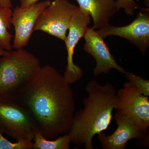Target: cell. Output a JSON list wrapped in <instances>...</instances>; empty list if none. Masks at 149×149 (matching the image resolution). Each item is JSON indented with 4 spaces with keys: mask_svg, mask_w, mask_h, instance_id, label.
<instances>
[{
    "mask_svg": "<svg viewBox=\"0 0 149 149\" xmlns=\"http://www.w3.org/2000/svg\"><path fill=\"white\" fill-rule=\"evenodd\" d=\"M85 90L88 96L83 100V108L74 113L68 133L74 145L93 149V137L109 128L118 97L115 87L110 83L101 85L90 80Z\"/></svg>",
    "mask_w": 149,
    "mask_h": 149,
    "instance_id": "cell-2",
    "label": "cell"
},
{
    "mask_svg": "<svg viewBox=\"0 0 149 149\" xmlns=\"http://www.w3.org/2000/svg\"><path fill=\"white\" fill-rule=\"evenodd\" d=\"M38 130L31 114L16 100H0V132L17 141H32Z\"/></svg>",
    "mask_w": 149,
    "mask_h": 149,
    "instance_id": "cell-4",
    "label": "cell"
},
{
    "mask_svg": "<svg viewBox=\"0 0 149 149\" xmlns=\"http://www.w3.org/2000/svg\"><path fill=\"white\" fill-rule=\"evenodd\" d=\"M116 6L117 12L120 9H123L126 14L130 15H133L135 10L140 7L139 4L134 0H117Z\"/></svg>",
    "mask_w": 149,
    "mask_h": 149,
    "instance_id": "cell-17",
    "label": "cell"
},
{
    "mask_svg": "<svg viewBox=\"0 0 149 149\" xmlns=\"http://www.w3.org/2000/svg\"><path fill=\"white\" fill-rule=\"evenodd\" d=\"M77 7L68 0H54L37 19L34 31H42L64 41Z\"/></svg>",
    "mask_w": 149,
    "mask_h": 149,
    "instance_id": "cell-5",
    "label": "cell"
},
{
    "mask_svg": "<svg viewBox=\"0 0 149 149\" xmlns=\"http://www.w3.org/2000/svg\"><path fill=\"white\" fill-rule=\"evenodd\" d=\"M13 11L11 8L0 6V48L7 51L12 50L13 36L8 31L11 25Z\"/></svg>",
    "mask_w": 149,
    "mask_h": 149,
    "instance_id": "cell-14",
    "label": "cell"
},
{
    "mask_svg": "<svg viewBox=\"0 0 149 149\" xmlns=\"http://www.w3.org/2000/svg\"><path fill=\"white\" fill-rule=\"evenodd\" d=\"M19 1H21V0H19Z\"/></svg>",
    "mask_w": 149,
    "mask_h": 149,
    "instance_id": "cell-21",
    "label": "cell"
},
{
    "mask_svg": "<svg viewBox=\"0 0 149 149\" xmlns=\"http://www.w3.org/2000/svg\"><path fill=\"white\" fill-rule=\"evenodd\" d=\"M125 77L144 95L149 96V81L132 72H127Z\"/></svg>",
    "mask_w": 149,
    "mask_h": 149,
    "instance_id": "cell-16",
    "label": "cell"
},
{
    "mask_svg": "<svg viewBox=\"0 0 149 149\" xmlns=\"http://www.w3.org/2000/svg\"><path fill=\"white\" fill-rule=\"evenodd\" d=\"M40 61L22 49L0 57V100H16L41 69Z\"/></svg>",
    "mask_w": 149,
    "mask_h": 149,
    "instance_id": "cell-3",
    "label": "cell"
},
{
    "mask_svg": "<svg viewBox=\"0 0 149 149\" xmlns=\"http://www.w3.org/2000/svg\"><path fill=\"white\" fill-rule=\"evenodd\" d=\"M83 37L85 40L84 51L93 56L96 61L93 71L94 76L97 77L102 73L107 74L111 69L123 74L127 73V71L118 64L104 42V38L93 27L87 28Z\"/></svg>",
    "mask_w": 149,
    "mask_h": 149,
    "instance_id": "cell-10",
    "label": "cell"
},
{
    "mask_svg": "<svg viewBox=\"0 0 149 149\" xmlns=\"http://www.w3.org/2000/svg\"><path fill=\"white\" fill-rule=\"evenodd\" d=\"M33 141V149H69L71 143L70 136L68 133L51 141L46 139L39 130L35 132Z\"/></svg>",
    "mask_w": 149,
    "mask_h": 149,
    "instance_id": "cell-13",
    "label": "cell"
},
{
    "mask_svg": "<svg viewBox=\"0 0 149 149\" xmlns=\"http://www.w3.org/2000/svg\"><path fill=\"white\" fill-rule=\"evenodd\" d=\"M9 51L6 50L2 48H0V57L3 56L5 55Z\"/></svg>",
    "mask_w": 149,
    "mask_h": 149,
    "instance_id": "cell-20",
    "label": "cell"
},
{
    "mask_svg": "<svg viewBox=\"0 0 149 149\" xmlns=\"http://www.w3.org/2000/svg\"><path fill=\"white\" fill-rule=\"evenodd\" d=\"M40 0H21L20 1V6L25 7L32 4L37 3Z\"/></svg>",
    "mask_w": 149,
    "mask_h": 149,
    "instance_id": "cell-19",
    "label": "cell"
},
{
    "mask_svg": "<svg viewBox=\"0 0 149 149\" xmlns=\"http://www.w3.org/2000/svg\"><path fill=\"white\" fill-rule=\"evenodd\" d=\"M0 6L3 8H13L11 0H0Z\"/></svg>",
    "mask_w": 149,
    "mask_h": 149,
    "instance_id": "cell-18",
    "label": "cell"
},
{
    "mask_svg": "<svg viewBox=\"0 0 149 149\" xmlns=\"http://www.w3.org/2000/svg\"><path fill=\"white\" fill-rule=\"evenodd\" d=\"M117 128L110 135L101 132L97 137L104 149H125L128 142L133 139L144 138L136 122L129 116L117 112L114 116Z\"/></svg>",
    "mask_w": 149,
    "mask_h": 149,
    "instance_id": "cell-11",
    "label": "cell"
},
{
    "mask_svg": "<svg viewBox=\"0 0 149 149\" xmlns=\"http://www.w3.org/2000/svg\"><path fill=\"white\" fill-rule=\"evenodd\" d=\"M91 21V15L77 6L72 15L68 28L69 32L64 41L67 58L66 69L63 76L68 84L77 82L83 76V70L74 64L73 56L74 49L80 39L84 36Z\"/></svg>",
    "mask_w": 149,
    "mask_h": 149,
    "instance_id": "cell-7",
    "label": "cell"
},
{
    "mask_svg": "<svg viewBox=\"0 0 149 149\" xmlns=\"http://www.w3.org/2000/svg\"><path fill=\"white\" fill-rule=\"evenodd\" d=\"M32 141L22 140L12 143L6 139L0 132V149H32L33 147Z\"/></svg>",
    "mask_w": 149,
    "mask_h": 149,
    "instance_id": "cell-15",
    "label": "cell"
},
{
    "mask_svg": "<svg viewBox=\"0 0 149 149\" xmlns=\"http://www.w3.org/2000/svg\"><path fill=\"white\" fill-rule=\"evenodd\" d=\"M96 31L104 39L111 35L125 38L145 55L149 47V8H141L135 19L128 25L116 27L109 24Z\"/></svg>",
    "mask_w": 149,
    "mask_h": 149,
    "instance_id": "cell-8",
    "label": "cell"
},
{
    "mask_svg": "<svg viewBox=\"0 0 149 149\" xmlns=\"http://www.w3.org/2000/svg\"><path fill=\"white\" fill-rule=\"evenodd\" d=\"M16 101L29 111L46 139L69 131L75 113L74 94L70 84L53 67H42Z\"/></svg>",
    "mask_w": 149,
    "mask_h": 149,
    "instance_id": "cell-1",
    "label": "cell"
},
{
    "mask_svg": "<svg viewBox=\"0 0 149 149\" xmlns=\"http://www.w3.org/2000/svg\"><path fill=\"white\" fill-rule=\"evenodd\" d=\"M80 9L93 19V28L101 29L109 24L110 18L117 12L115 0H75Z\"/></svg>",
    "mask_w": 149,
    "mask_h": 149,
    "instance_id": "cell-12",
    "label": "cell"
},
{
    "mask_svg": "<svg viewBox=\"0 0 149 149\" xmlns=\"http://www.w3.org/2000/svg\"><path fill=\"white\" fill-rule=\"evenodd\" d=\"M51 2V0H45L27 6L15 7L11 19L15 31L13 48L18 49L28 45L37 19Z\"/></svg>",
    "mask_w": 149,
    "mask_h": 149,
    "instance_id": "cell-9",
    "label": "cell"
},
{
    "mask_svg": "<svg viewBox=\"0 0 149 149\" xmlns=\"http://www.w3.org/2000/svg\"><path fill=\"white\" fill-rule=\"evenodd\" d=\"M117 92L118 101L115 109L133 119L142 132L147 135L149 127V97L144 95L129 81Z\"/></svg>",
    "mask_w": 149,
    "mask_h": 149,
    "instance_id": "cell-6",
    "label": "cell"
}]
</instances>
